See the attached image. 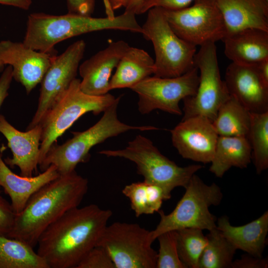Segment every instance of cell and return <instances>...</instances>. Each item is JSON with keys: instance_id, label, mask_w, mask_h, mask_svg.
<instances>
[{"instance_id": "6da1fadb", "label": "cell", "mask_w": 268, "mask_h": 268, "mask_svg": "<svg viewBox=\"0 0 268 268\" xmlns=\"http://www.w3.org/2000/svg\"><path fill=\"white\" fill-rule=\"evenodd\" d=\"M112 215L95 204L70 209L42 233L37 252L49 268H76L97 246Z\"/></svg>"}, {"instance_id": "7a4b0ae2", "label": "cell", "mask_w": 268, "mask_h": 268, "mask_svg": "<svg viewBox=\"0 0 268 268\" xmlns=\"http://www.w3.org/2000/svg\"><path fill=\"white\" fill-rule=\"evenodd\" d=\"M88 188L87 179L75 171L60 175L30 197L23 210L15 215L12 228L7 237L34 248L49 225L80 205Z\"/></svg>"}, {"instance_id": "3957f363", "label": "cell", "mask_w": 268, "mask_h": 268, "mask_svg": "<svg viewBox=\"0 0 268 268\" xmlns=\"http://www.w3.org/2000/svg\"><path fill=\"white\" fill-rule=\"evenodd\" d=\"M114 30L141 32L135 14L124 12L118 16L93 17L67 13L52 15L43 12L29 14L23 42L38 51H56L55 45L67 39L88 33Z\"/></svg>"}, {"instance_id": "277c9868", "label": "cell", "mask_w": 268, "mask_h": 268, "mask_svg": "<svg viewBox=\"0 0 268 268\" xmlns=\"http://www.w3.org/2000/svg\"><path fill=\"white\" fill-rule=\"evenodd\" d=\"M121 96L103 112L100 120L88 129L72 132L73 136L62 144L54 143L39 164L42 171L51 165H54L60 175L75 171L77 165L87 162L89 151L96 145L106 139L132 130L140 131L157 130L152 126H131L119 120L117 108Z\"/></svg>"}, {"instance_id": "5b68a950", "label": "cell", "mask_w": 268, "mask_h": 268, "mask_svg": "<svg viewBox=\"0 0 268 268\" xmlns=\"http://www.w3.org/2000/svg\"><path fill=\"white\" fill-rule=\"evenodd\" d=\"M99 153L108 157L123 158L133 162L144 181L161 187L169 199L175 188H185L192 176L202 167L200 164L177 165L163 155L152 141L141 135H136L124 148L103 150Z\"/></svg>"}, {"instance_id": "8992f818", "label": "cell", "mask_w": 268, "mask_h": 268, "mask_svg": "<svg viewBox=\"0 0 268 268\" xmlns=\"http://www.w3.org/2000/svg\"><path fill=\"white\" fill-rule=\"evenodd\" d=\"M185 192L170 213L162 210L157 212L160 220L156 228L150 231L149 238L153 243L161 234L185 228H197L210 231L216 227L217 218L209 208L221 201L223 194L215 183L206 184L194 174L185 188Z\"/></svg>"}, {"instance_id": "52a82bcc", "label": "cell", "mask_w": 268, "mask_h": 268, "mask_svg": "<svg viewBox=\"0 0 268 268\" xmlns=\"http://www.w3.org/2000/svg\"><path fill=\"white\" fill-rule=\"evenodd\" d=\"M80 82V79H74L38 124L42 130L39 164L50 147L80 117L88 112L95 115L103 113L118 98L109 93L101 96L86 94L81 90Z\"/></svg>"}, {"instance_id": "ba28073f", "label": "cell", "mask_w": 268, "mask_h": 268, "mask_svg": "<svg viewBox=\"0 0 268 268\" xmlns=\"http://www.w3.org/2000/svg\"><path fill=\"white\" fill-rule=\"evenodd\" d=\"M147 11L141 34L153 44L155 55L154 76L174 77L191 69L195 66L196 46L176 34L162 8L154 7Z\"/></svg>"}, {"instance_id": "9c48e42d", "label": "cell", "mask_w": 268, "mask_h": 268, "mask_svg": "<svg viewBox=\"0 0 268 268\" xmlns=\"http://www.w3.org/2000/svg\"><path fill=\"white\" fill-rule=\"evenodd\" d=\"M195 65L199 70V84L194 95L183 100L182 120L201 116L212 122L221 106L230 96L221 78L215 43L200 46L195 55Z\"/></svg>"}, {"instance_id": "30bf717a", "label": "cell", "mask_w": 268, "mask_h": 268, "mask_svg": "<svg viewBox=\"0 0 268 268\" xmlns=\"http://www.w3.org/2000/svg\"><path fill=\"white\" fill-rule=\"evenodd\" d=\"M149 233L137 223L115 222L107 225L97 245L107 251L115 268H156Z\"/></svg>"}, {"instance_id": "8fae6325", "label": "cell", "mask_w": 268, "mask_h": 268, "mask_svg": "<svg viewBox=\"0 0 268 268\" xmlns=\"http://www.w3.org/2000/svg\"><path fill=\"white\" fill-rule=\"evenodd\" d=\"M162 9L176 34L196 47L222 40L226 35L223 18L215 0H196L183 8Z\"/></svg>"}, {"instance_id": "7c38bea8", "label": "cell", "mask_w": 268, "mask_h": 268, "mask_svg": "<svg viewBox=\"0 0 268 268\" xmlns=\"http://www.w3.org/2000/svg\"><path fill=\"white\" fill-rule=\"evenodd\" d=\"M199 82V70L195 66L185 73L177 77L150 76L130 89L138 95V110L141 114H148L159 109L181 115L180 101L196 94Z\"/></svg>"}, {"instance_id": "4fadbf2b", "label": "cell", "mask_w": 268, "mask_h": 268, "mask_svg": "<svg viewBox=\"0 0 268 268\" xmlns=\"http://www.w3.org/2000/svg\"><path fill=\"white\" fill-rule=\"evenodd\" d=\"M85 48L84 41L79 40L55 57L40 83L37 108L26 130L39 124L47 111L76 78Z\"/></svg>"}, {"instance_id": "5bb4252c", "label": "cell", "mask_w": 268, "mask_h": 268, "mask_svg": "<svg viewBox=\"0 0 268 268\" xmlns=\"http://www.w3.org/2000/svg\"><path fill=\"white\" fill-rule=\"evenodd\" d=\"M57 51L35 50L23 42L0 41V60L12 67L13 78L25 88L27 94L41 83Z\"/></svg>"}, {"instance_id": "9a60e30c", "label": "cell", "mask_w": 268, "mask_h": 268, "mask_svg": "<svg viewBox=\"0 0 268 268\" xmlns=\"http://www.w3.org/2000/svg\"><path fill=\"white\" fill-rule=\"evenodd\" d=\"M170 132L173 145L182 157L210 163L219 136L210 120L201 116L191 117L182 120Z\"/></svg>"}, {"instance_id": "2e32d148", "label": "cell", "mask_w": 268, "mask_h": 268, "mask_svg": "<svg viewBox=\"0 0 268 268\" xmlns=\"http://www.w3.org/2000/svg\"><path fill=\"white\" fill-rule=\"evenodd\" d=\"M224 82L230 95L251 113L268 111V84L256 65L231 62L226 68Z\"/></svg>"}, {"instance_id": "e0dca14e", "label": "cell", "mask_w": 268, "mask_h": 268, "mask_svg": "<svg viewBox=\"0 0 268 268\" xmlns=\"http://www.w3.org/2000/svg\"><path fill=\"white\" fill-rule=\"evenodd\" d=\"M129 47L124 40L111 42L105 49L81 64L78 68L82 78L81 90L93 96L109 93L112 72Z\"/></svg>"}, {"instance_id": "ac0fdd59", "label": "cell", "mask_w": 268, "mask_h": 268, "mask_svg": "<svg viewBox=\"0 0 268 268\" xmlns=\"http://www.w3.org/2000/svg\"><path fill=\"white\" fill-rule=\"evenodd\" d=\"M41 132L40 125L21 132L0 115V133L6 139L12 154V157L4 159V161L11 168L18 167L22 176H33L39 166Z\"/></svg>"}, {"instance_id": "d6986e66", "label": "cell", "mask_w": 268, "mask_h": 268, "mask_svg": "<svg viewBox=\"0 0 268 268\" xmlns=\"http://www.w3.org/2000/svg\"><path fill=\"white\" fill-rule=\"evenodd\" d=\"M215 0L223 18L226 35L248 28L268 31V0Z\"/></svg>"}, {"instance_id": "ffe728a7", "label": "cell", "mask_w": 268, "mask_h": 268, "mask_svg": "<svg viewBox=\"0 0 268 268\" xmlns=\"http://www.w3.org/2000/svg\"><path fill=\"white\" fill-rule=\"evenodd\" d=\"M59 176L56 167L53 165L35 176L17 175L6 164L0 153V187L9 197L11 205L16 214L23 210L35 192Z\"/></svg>"}, {"instance_id": "44dd1931", "label": "cell", "mask_w": 268, "mask_h": 268, "mask_svg": "<svg viewBox=\"0 0 268 268\" xmlns=\"http://www.w3.org/2000/svg\"><path fill=\"white\" fill-rule=\"evenodd\" d=\"M224 54L233 63L255 65L268 59V31L248 28L225 35Z\"/></svg>"}, {"instance_id": "7402d4cb", "label": "cell", "mask_w": 268, "mask_h": 268, "mask_svg": "<svg viewBox=\"0 0 268 268\" xmlns=\"http://www.w3.org/2000/svg\"><path fill=\"white\" fill-rule=\"evenodd\" d=\"M216 228L236 250L256 257H262L268 233V211L256 219L243 225H232L229 218L217 219Z\"/></svg>"}, {"instance_id": "603a6c76", "label": "cell", "mask_w": 268, "mask_h": 268, "mask_svg": "<svg viewBox=\"0 0 268 268\" xmlns=\"http://www.w3.org/2000/svg\"><path fill=\"white\" fill-rule=\"evenodd\" d=\"M154 60L143 49L129 47L120 59L110 81V90L129 88L154 72Z\"/></svg>"}, {"instance_id": "cb8c5ba5", "label": "cell", "mask_w": 268, "mask_h": 268, "mask_svg": "<svg viewBox=\"0 0 268 268\" xmlns=\"http://www.w3.org/2000/svg\"><path fill=\"white\" fill-rule=\"evenodd\" d=\"M252 159V149L246 137L218 136L209 171L221 178L231 167L247 168Z\"/></svg>"}, {"instance_id": "d4e9b609", "label": "cell", "mask_w": 268, "mask_h": 268, "mask_svg": "<svg viewBox=\"0 0 268 268\" xmlns=\"http://www.w3.org/2000/svg\"><path fill=\"white\" fill-rule=\"evenodd\" d=\"M212 123L219 136L247 137L251 123V112L230 95L221 106Z\"/></svg>"}, {"instance_id": "484cf974", "label": "cell", "mask_w": 268, "mask_h": 268, "mask_svg": "<svg viewBox=\"0 0 268 268\" xmlns=\"http://www.w3.org/2000/svg\"><path fill=\"white\" fill-rule=\"evenodd\" d=\"M33 249L22 241L0 235V268H49Z\"/></svg>"}, {"instance_id": "4316f807", "label": "cell", "mask_w": 268, "mask_h": 268, "mask_svg": "<svg viewBox=\"0 0 268 268\" xmlns=\"http://www.w3.org/2000/svg\"><path fill=\"white\" fill-rule=\"evenodd\" d=\"M206 237L198 268H232L236 248L216 227L209 231Z\"/></svg>"}, {"instance_id": "83f0119b", "label": "cell", "mask_w": 268, "mask_h": 268, "mask_svg": "<svg viewBox=\"0 0 268 268\" xmlns=\"http://www.w3.org/2000/svg\"><path fill=\"white\" fill-rule=\"evenodd\" d=\"M247 138L252 149V159L257 173L260 174L268 168V111L251 113Z\"/></svg>"}, {"instance_id": "f1b7e54d", "label": "cell", "mask_w": 268, "mask_h": 268, "mask_svg": "<svg viewBox=\"0 0 268 268\" xmlns=\"http://www.w3.org/2000/svg\"><path fill=\"white\" fill-rule=\"evenodd\" d=\"M202 231L197 228L176 230L178 255L186 268H198L200 258L207 243Z\"/></svg>"}, {"instance_id": "f546056e", "label": "cell", "mask_w": 268, "mask_h": 268, "mask_svg": "<svg viewBox=\"0 0 268 268\" xmlns=\"http://www.w3.org/2000/svg\"><path fill=\"white\" fill-rule=\"evenodd\" d=\"M159 248L156 268H186L180 259L177 246L176 231H169L159 235Z\"/></svg>"}, {"instance_id": "4dcf8cb0", "label": "cell", "mask_w": 268, "mask_h": 268, "mask_svg": "<svg viewBox=\"0 0 268 268\" xmlns=\"http://www.w3.org/2000/svg\"><path fill=\"white\" fill-rule=\"evenodd\" d=\"M122 192L129 199L131 208L136 217L153 214L147 182L143 181L132 183L125 186Z\"/></svg>"}, {"instance_id": "1f68e13d", "label": "cell", "mask_w": 268, "mask_h": 268, "mask_svg": "<svg viewBox=\"0 0 268 268\" xmlns=\"http://www.w3.org/2000/svg\"><path fill=\"white\" fill-rule=\"evenodd\" d=\"M76 268H115V267L107 251L97 245L87 253Z\"/></svg>"}, {"instance_id": "d6a6232c", "label": "cell", "mask_w": 268, "mask_h": 268, "mask_svg": "<svg viewBox=\"0 0 268 268\" xmlns=\"http://www.w3.org/2000/svg\"><path fill=\"white\" fill-rule=\"evenodd\" d=\"M15 215L11 203L1 195L0 192V235L7 236L12 228Z\"/></svg>"}, {"instance_id": "836d02e7", "label": "cell", "mask_w": 268, "mask_h": 268, "mask_svg": "<svg viewBox=\"0 0 268 268\" xmlns=\"http://www.w3.org/2000/svg\"><path fill=\"white\" fill-rule=\"evenodd\" d=\"M196 0H144L137 14H142L154 7L176 10L186 7Z\"/></svg>"}, {"instance_id": "e575fe53", "label": "cell", "mask_w": 268, "mask_h": 268, "mask_svg": "<svg viewBox=\"0 0 268 268\" xmlns=\"http://www.w3.org/2000/svg\"><path fill=\"white\" fill-rule=\"evenodd\" d=\"M69 13L91 16L95 6V0H66Z\"/></svg>"}, {"instance_id": "d590c367", "label": "cell", "mask_w": 268, "mask_h": 268, "mask_svg": "<svg viewBox=\"0 0 268 268\" xmlns=\"http://www.w3.org/2000/svg\"><path fill=\"white\" fill-rule=\"evenodd\" d=\"M267 258L256 257L246 253L240 259L233 261L232 268H267Z\"/></svg>"}, {"instance_id": "8d00e7d4", "label": "cell", "mask_w": 268, "mask_h": 268, "mask_svg": "<svg viewBox=\"0 0 268 268\" xmlns=\"http://www.w3.org/2000/svg\"><path fill=\"white\" fill-rule=\"evenodd\" d=\"M13 79L12 67L8 66L0 77V108L8 95V90Z\"/></svg>"}, {"instance_id": "74e56055", "label": "cell", "mask_w": 268, "mask_h": 268, "mask_svg": "<svg viewBox=\"0 0 268 268\" xmlns=\"http://www.w3.org/2000/svg\"><path fill=\"white\" fill-rule=\"evenodd\" d=\"M32 2V0H0V4L12 6L23 10H28Z\"/></svg>"}, {"instance_id": "f35d334b", "label": "cell", "mask_w": 268, "mask_h": 268, "mask_svg": "<svg viewBox=\"0 0 268 268\" xmlns=\"http://www.w3.org/2000/svg\"><path fill=\"white\" fill-rule=\"evenodd\" d=\"M256 65L261 77L265 83L268 84V59Z\"/></svg>"}, {"instance_id": "ab89813d", "label": "cell", "mask_w": 268, "mask_h": 268, "mask_svg": "<svg viewBox=\"0 0 268 268\" xmlns=\"http://www.w3.org/2000/svg\"><path fill=\"white\" fill-rule=\"evenodd\" d=\"M144 0H130L125 7V12L137 14L138 11Z\"/></svg>"}, {"instance_id": "60d3db41", "label": "cell", "mask_w": 268, "mask_h": 268, "mask_svg": "<svg viewBox=\"0 0 268 268\" xmlns=\"http://www.w3.org/2000/svg\"><path fill=\"white\" fill-rule=\"evenodd\" d=\"M129 1L130 0H108L110 7L113 11L122 7L125 8Z\"/></svg>"}, {"instance_id": "b9f144b4", "label": "cell", "mask_w": 268, "mask_h": 268, "mask_svg": "<svg viewBox=\"0 0 268 268\" xmlns=\"http://www.w3.org/2000/svg\"><path fill=\"white\" fill-rule=\"evenodd\" d=\"M103 2L105 5L106 12L107 16L113 17L114 16V11L111 9L108 0H103Z\"/></svg>"}, {"instance_id": "7bdbcfd3", "label": "cell", "mask_w": 268, "mask_h": 268, "mask_svg": "<svg viewBox=\"0 0 268 268\" xmlns=\"http://www.w3.org/2000/svg\"><path fill=\"white\" fill-rule=\"evenodd\" d=\"M4 66L5 65L3 64V63L0 60V73L3 71Z\"/></svg>"}]
</instances>
